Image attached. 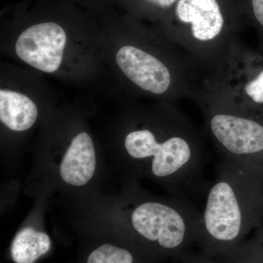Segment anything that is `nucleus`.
Here are the masks:
<instances>
[{"label":"nucleus","mask_w":263,"mask_h":263,"mask_svg":"<svg viewBox=\"0 0 263 263\" xmlns=\"http://www.w3.org/2000/svg\"><path fill=\"white\" fill-rule=\"evenodd\" d=\"M141 3L142 9H146L148 13L160 15L163 18L174 8L179 0H136Z\"/></svg>","instance_id":"obj_13"},{"label":"nucleus","mask_w":263,"mask_h":263,"mask_svg":"<svg viewBox=\"0 0 263 263\" xmlns=\"http://www.w3.org/2000/svg\"><path fill=\"white\" fill-rule=\"evenodd\" d=\"M191 100L222 158L263 173V106L246 98L219 71L199 72Z\"/></svg>","instance_id":"obj_3"},{"label":"nucleus","mask_w":263,"mask_h":263,"mask_svg":"<svg viewBox=\"0 0 263 263\" xmlns=\"http://www.w3.org/2000/svg\"><path fill=\"white\" fill-rule=\"evenodd\" d=\"M51 248V238L46 233L26 228L13 240L10 257L15 263H34L47 254Z\"/></svg>","instance_id":"obj_10"},{"label":"nucleus","mask_w":263,"mask_h":263,"mask_svg":"<svg viewBox=\"0 0 263 263\" xmlns=\"http://www.w3.org/2000/svg\"><path fill=\"white\" fill-rule=\"evenodd\" d=\"M253 235L263 245V226L256 230V231L254 232Z\"/></svg>","instance_id":"obj_16"},{"label":"nucleus","mask_w":263,"mask_h":263,"mask_svg":"<svg viewBox=\"0 0 263 263\" xmlns=\"http://www.w3.org/2000/svg\"><path fill=\"white\" fill-rule=\"evenodd\" d=\"M38 110L25 95L10 89L0 90V120L10 129L22 132L32 127Z\"/></svg>","instance_id":"obj_9"},{"label":"nucleus","mask_w":263,"mask_h":263,"mask_svg":"<svg viewBox=\"0 0 263 263\" xmlns=\"http://www.w3.org/2000/svg\"><path fill=\"white\" fill-rule=\"evenodd\" d=\"M96 163L92 139L87 133H79L72 140L64 155L60 164V176L68 184L84 186L92 179Z\"/></svg>","instance_id":"obj_8"},{"label":"nucleus","mask_w":263,"mask_h":263,"mask_svg":"<svg viewBox=\"0 0 263 263\" xmlns=\"http://www.w3.org/2000/svg\"><path fill=\"white\" fill-rule=\"evenodd\" d=\"M85 263H151L126 245L105 243L90 251Z\"/></svg>","instance_id":"obj_11"},{"label":"nucleus","mask_w":263,"mask_h":263,"mask_svg":"<svg viewBox=\"0 0 263 263\" xmlns=\"http://www.w3.org/2000/svg\"><path fill=\"white\" fill-rule=\"evenodd\" d=\"M67 34L55 21L33 24L21 33L15 52L22 61L43 72H56L62 62Z\"/></svg>","instance_id":"obj_6"},{"label":"nucleus","mask_w":263,"mask_h":263,"mask_svg":"<svg viewBox=\"0 0 263 263\" xmlns=\"http://www.w3.org/2000/svg\"><path fill=\"white\" fill-rule=\"evenodd\" d=\"M247 13L252 19L260 35V53L263 54V0H247Z\"/></svg>","instance_id":"obj_14"},{"label":"nucleus","mask_w":263,"mask_h":263,"mask_svg":"<svg viewBox=\"0 0 263 263\" xmlns=\"http://www.w3.org/2000/svg\"><path fill=\"white\" fill-rule=\"evenodd\" d=\"M262 226L263 173L222 158L208 188L197 247L214 258Z\"/></svg>","instance_id":"obj_2"},{"label":"nucleus","mask_w":263,"mask_h":263,"mask_svg":"<svg viewBox=\"0 0 263 263\" xmlns=\"http://www.w3.org/2000/svg\"><path fill=\"white\" fill-rule=\"evenodd\" d=\"M179 260L181 263H218L214 257H209L201 251L194 253L189 251L180 257Z\"/></svg>","instance_id":"obj_15"},{"label":"nucleus","mask_w":263,"mask_h":263,"mask_svg":"<svg viewBox=\"0 0 263 263\" xmlns=\"http://www.w3.org/2000/svg\"><path fill=\"white\" fill-rule=\"evenodd\" d=\"M129 214L126 245L151 262L177 259L197 246L202 212L188 197H140Z\"/></svg>","instance_id":"obj_5"},{"label":"nucleus","mask_w":263,"mask_h":263,"mask_svg":"<svg viewBox=\"0 0 263 263\" xmlns=\"http://www.w3.org/2000/svg\"><path fill=\"white\" fill-rule=\"evenodd\" d=\"M162 22L167 37L200 72L220 70L240 41L230 0H179Z\"/></svg>","instance_id":"obj_4"},{"label":"nucleus","mask_w":263,"mask_h":263,"mask_svg":"<svg viewBox=\"0 0 263 263\" xmlns=\"http://www.w3.org/2000/svg\"><path fill=\"white\" fill-rule=\"evenodd\" d=\"M219 72L246 98L263 106V54L260 52L252 51L240 41Z\"/></svg>","instance_id":"obj_7"},{"label":"nucleus","mask_w":263,"mask_h":263,"mask_svg":"<svg viewBox=\"0 0 263 263\" xmlns=\"http://www.w3.org/2000/svg\"><path fill=\"white\" fill-rule=\"evenodd\" d=\"M214 258L218 263H263V245L252 235Z\"/></svg>","instance_id":"obj_12"},{"label":"nucleus","mask_w":263,"mask_h":263,"mask_svg":"<svg viewBox=\"0 0 263 263\" xmlns=\"http://www.w3.org/2000/svg\"><path fill=\"white\" fill-rule=\"evenodd\" d=\"M142 123L124 141L137 172L158 181L175 196L190 198L206 191L205 144L193 123L168 104Z\"/></svg>","instance_id":"obj_1"}]
</instances>
